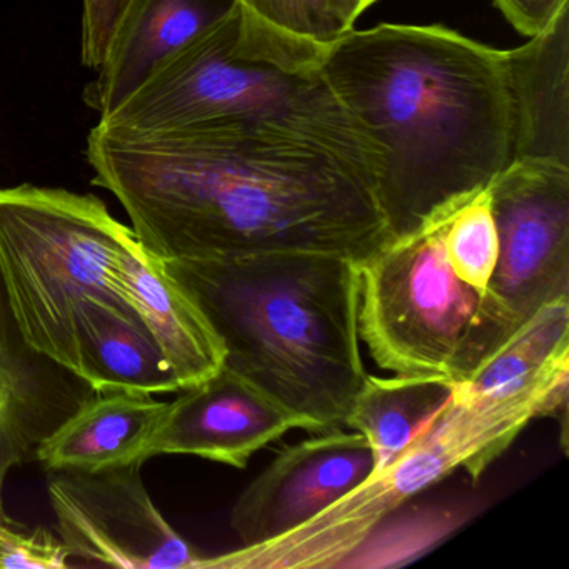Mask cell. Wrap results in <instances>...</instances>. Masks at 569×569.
Returning <instances> with one entry per match:
<instances>
[{"label":"cell","instance_id":"cell-18","mask_svg":"<svg viewBox=\"0 0 569 569\" xmlns=\"http://www.w3.org/2000/svg\"><path fill=\"white\" fill-rule=\"evenodd\" d=\"M79 376L96 392L179 391L174 372L142 321L111 309H98L86 322Z\"/></svg>","mask_w":569,"mask_h":569},{"label":"cell","instance_id":"cell-19","mask_svg":"<svg viewBox=\"0 0 569 569\" xmlns=\"http://www.w3.org/2000/svg\"><path fill=\"white\" fill-rule=\"evenodd\" d=\"M568 365L569 298H561L538 309L458 386L471 396L501 398Z\"/></svg>","mask_w":569,"mask_h":569},{"label":"cell","instance_id":"cell-20","mask_svg":"<svg viewBox=\"0 0 569 569\" xmlns=\"http://www.w3.org/2000/svg\"><path fill=\"white\" fill-rule=\"evenodd\" d=\"M462 519V511L439 508L398 519L389 515L342 559L338 569L405 565L449 535Z\"/></svg>","mask_w":569,"mask_h":569},{"label":"cell","instance_id":"cell-25","mask_svg":"<svg viewBox=\"0 0 569 569\" xmlns=\"http://www.w3.org/2000/svg\"><path fill=\"white\" fill-rule=\"evenodd\" d=\"M506 21L525 38H532L552 24L569 0H492Z\"/></svg>","mask_w":569,"mask_h":569},{"label":"cell","instance_id":"cell-9","mask_svg":"<svg viewBox=\"0 0 569 569\" xmlns=\"http://www.w3.org/2000/svg\"><path fill=\"white\" fill-rule=\"evenodd\" d=\"M141 468L56 472L48 495L59 538L88 565L194 569L201 555L156 508Z\"/></svg>","mask_w":569,"mask_h":569},{"label":"cell","instance_id":"cell-4","mask_svg":"<svg viewBox=\"0 0 569 569\" xmlns=\"http://www.w3.org/2000/svg\"><path fill=\"white\" fill-rule=\"evenodd\" d=\"M569 365L501 398L456 385L449 405L395 459L335 505L292 531L234 551L201 556L194 569H338L392 512L465 469L475 481L536 418H556L566 438Z\"/></svg>","mask_w":569,"mask_h":569},{"label":"cell","instance_id":"cell-6","mask_svg":"<svg viewBox=\"0 0 569 569\" xmlns=\"http://www.w3.org/2000/svg\"><path fill=\"white\" fill-rule=\"evenodd\" d=\"M325 51L238 8L164 59L99 126L144 134L298 111L331 96L318 71Z\"/></svg>","mask_w":569,"mask_h":569},{"label":"cell","instance_id":"cell-17","mask_svg":"<svg viewBox=\"0 0 569 569\" xmlns=\"http://www.w3.org/2000/svg\"><path fill=\"white\" fill-rule=\"evenodd\" d=\"M455 391L456 382L442 376L366 375L345 428L365 436L375 452L376 472L431 425Z\"/></svg>","mask_w":569,"mask_h":569},{"label":"cell","instance_id":"cell-15","mask_svg":"<svg viewBox=\"0 0 569 569\" xmlns=\"http://www.w3.org/2000/svg\"><path fill=\"white\" fill-rule=\"evenodd\" d=\"M121 279L139 318L174 372L179 391L211 378L224 366V345L198 302L161 259L139 244L136 234L122 254Z\"/></svg>","mask_w":569,"mask_h":569},{"label":"cell","instance_id":"cell-13","mask_svg":"<svg viewBox=\"0 0 569 569\" xmlns=\"http://www.w3.org/2000/svg\"><path fill=\"white\" fill-rule=\"evenodd\" d=\"M238 8L239 0H131L86 104L108 118L164 59Z\"/></svg>","mask_w":569,"mask_h":569},{"label":"cell","instance_id":"cell-12","mask_svg":"<svg viewBox=\"0 0 569 569\" xmlns=\"http://www.w3.org/2000/svg\"><path fill=\"white\" fill-rule=\"evenodd\" d=\"M94 395L84 379L26 341L0 279V525L9 472L36 458L38 446Z\"/></svg>","mask_w":569,"mask_h":569},{"label":"cell","instance_id":"cell-22","mask_svg":"<svg viewBox=\"0 0 569 569\" xmlns=\"http://www.w3.org/2000/svg\"><path fill=\"white\" fill-rule=\"evenodd\" d=\"M239 8L266 28L322 51L348 32L338 0H239Z\"/></svg>","mask_w":569,"mask_h":569},{"label":"cell","instance_id":"cell-11","mask_svg":"<svg viewBox=\"0 0 569 569\" xmlns=\"http://www.w3.org/2000/svg\"><path fill=\"white\" fill-rule=\"evenodd\" d=\"M301 421L251 381L222 366L166 406L146 459L189 455L242 469Z\"/></svg>","mask_w":569,"mask_h":569},{"label":"cell","instance_id":"cell-10","mask_svg":"<svg viewBox=\"0 0 569 569\" xmlns=\"http://www.w3.org/2000/svg\"><path fill=\"white\" fill-rule=\"evenodd\" d=\"M376 459L356 431L318 432L278 452L241 492L231 526L241 546L259 545L292 531L375 472Z\"/></svg>","mask_w":569,"mask_h":569},{"label":"cell","instance_id":"cell-5","mask_svg":"<svg viewBox=\"0 0 569 569\" xmlns=\"http://www.w3.org/2000/svg\"><path fill=\"white\" fill-rule=\"evenodd\" d=\"M132 234L96 196L0 188V279L12 315L36 351L76 376L92 312L111 309L141 321L121 279Z\"/></svg>","mask_w":569,"mask_h":569},{"label":"cell","instance_id":"cell-23","mask_svg":"<svg viewBox=\"0 0 569 569\" xmlns=\"http://www.w3.org/2000/svg\"><path fill=\"white\" fill-rule=\"evenodd\" d=\"M71 552L48 528L18 531L0 525V569H66Z\"/></svg>","mask_w":569,"mask_h":569},{"label":"cell","instance_id":"cell-3","mask_svg":"<svg viewBox=\"0 0 569 569\" xmlns=\"http://www.w3.org/2000/svg\"><path fill=\"white\" fill-rule=\"evenodd\" d=\"M162 262L218 332L224 366L296 416L305 431L345 429L368 375L358 262L319 251Z\"/></svg>","mask_w":569,"mask_h":569},{"label":"cell","instance_id":"cell-1","mask_svg":"<svg viewBox=\"0 0 569 569\" xmlns=\"http://www.w3.org/2000/svg\"><path fill=\"white\" fill-rule=\"evenodd\" d=\"M92 184L111 192L161 261L319 251L362 264L392 241L366 152L329 96L298 111L88 138Z\"/></svg>","mask_w":569,"mask_h":569},{"label":"cell","instance_id":"cell-7","mask_svg":"<svg viewBox=\"0 0 569 569\" xmlns=\"http://www.w3.org/2000/svg\"><path fill=\"white\" fill-rule=\"evenodd\" d=\"M446 222L392 239L359 264L358 326L379 368L459 385L508 338L486 295L452 272Z\"/></svg>","mask_w":569,"mask_h":569},{"label":"cell","instance_id":"cell-21","mask_svg":"<svg viewBox=\"0 0 569 569\" xmlns=\"http://www.w3.org/2000/svg\"><path fill=\"white\" fill-rule=\"evenodd\" d=\"M445 252L452 272L486 295L499 254L489 189L469 199L446 222Z\"/></svg>","mask_w":569,"mask_h":569},{"label":"cell","instance_id":"cell-8","mask_svg":"<svg viewBox=\"0 0 569 569\" xmlns=\"http://www.w3.org/2000/svg\"><path fill=\"white\" fill-rule=\"evenodd\" d=\"M488 189L499 254L486 298L509 339L542 306L569 298V166L512 161Z\"/></svg>","mask_w":569,"mask_h":569},{"label":"cell","instance_id":"cell-26","mask_svg":"<svg viewBox=\"0 0 569 569\" xmlns=\"http://www.w3.org/2000/svg\"><path fill=\"white\" fill-rule=\"evenodd\" d=\"M376 2L378 0H338L339 16H341L345 28L351 31L356 21Z\"/></svg>","mask_w":569,"mask_h":569},{"label":"cell","instance_id":"cell-2","mask_svg":"<svg viewBox=\"0 0 569 569\" xmlns=\"http://www.w3.org/2000/svg\"><path fill=\"white\" fill-rule=\"evenodd\" d=\"M319 76L366 152L392 239L449 218L511 164L505 51L445 26L345 32Z\"/></svg>","mask_w":569,"mask_h":569},{"label":"cell","instance_id":"cell-16","mask_svg":"<svg viewBox=\"0 0 569 569\" xmlns=\"http://www.w3.org/2000/svg\"><path fill=\"white\" fill-rule=\"evenodd\" d=\"M166 406L144 392H96L38 446L36 459L52 472L142 465Z\"/></svg>","mask_w":569,"mask_h":569},{"label":"cell","instance_id":"cell-24","mask_svg":"<svg viewBox=\"0 0 569 569\" xmlns=\"http://www.w3.org/2000/svg\"><path fill=\"white\" fill-rule=\"evenodd\" d=\"M131 0H82V64L98 72Z\"/></svg>","mask_w":569,"mask_h":569},{"label":"cell","instance_id":"cell-14","mask_svg":"<svg viewBox=\"0 0 569 569\" xmlns=\"http://www.w3.org/2000/svg\"><path fill=\"white\" fill-rule=\"evenodd\" d=\"M526 44L505 51L512 161L569 166V6Z\"/></svg>","mask_w":569,"mask_h":569}]
</instances>
